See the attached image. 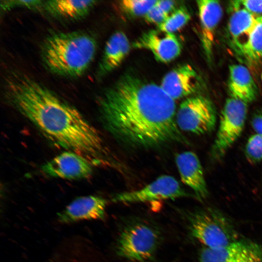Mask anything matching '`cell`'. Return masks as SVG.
Listing matches in <instances>:
<instances>
[{"instance_id": "6da1fadb", "label": "cell", "mask_w": 262, "mask_h": 262, "mask_svg": "<svg viewBox=\"0 0 262 262\" xmlns=\"http://www.w3.org/2000/svg\"><path fill=\"white\" fill-rule=\"evenodd\" d=\"M98 104L105 128L127 146L188 143L176 123L175 100L160 85L126 74L105 90Z\"/></svg>"}, {"instance_id": "7a4b0ae2", "label": "cell", "mask_w": 262, "mask_h": 262, "mask_svg": "<svg viewBox=\"0 0 262 262\" xmlns=\"http://www.w3.org/2000/svg\"><path fill=\"white\" fill-rule=\"evenodd\" d=\"M4 93L11 105L58 146L97 163L105 155L97 130L76 108L33 79L11 71L5 78Z\"/></svg>"}, {"instance_id": "3957f363", "label": "cell", "mask_w": 262, "mask_h": 262, "mask_svg": "<svg viewBox=\"0 0 262 262\" xmlns=\"http://www.w3.org/2000/svg\"><path fill=\"white\" fill-rule=\"evenodd\" d=\"M97 43L93 36L83 32H57L49 35L41 48L44 66L55 74L78 77L93 61Z\"/></svg>"}, {"instance_id": "277c9868", "label": "cell", "mask_w": 262, "mask_h": 262, "mask_svg": "<svg viewBox=\"0 0 262 262\" xmlns=\"http://www.w3.org/2000/svg\"><path fill=\"white\" fill-rule=\"evenodd\" d=\"M192 235L205 246L216 248L237 240L232 222L221 212L213 209L197 211L189 217Z\"/></svg>"}, {"instance_id": "5b68a950", "label": "cell", "mask_w": 262, "mask_h": 262, "mask_svg": "<svg viewBox=\"0 0 262 262\" xmlns=\"http://www.w3.org/2000/svg\"><path fill=\"white\" fill-rule=\"evenodd\" d=\"M160 240L158 231L150 225L136 223L125 228L119 236L117 254L124 258L137 262L150 259Z\"/></svg>"}, {"instance_id": "8992f818", "label": "cell", "mask_w": 262, "mask_h": 262, "mask_svg": "<svg viewBox=\"0 0 262 262\" xmlns=\"http://www.w3.org/2000/svg\"><path fill=\"white\" fill-rule=\"evenodd\" d=\"M176 120L181 131L196 134L211 132L216 124V112L211 101L197 95L187 98L180 104L176 112Z\"/></svg>"}, {"instance_id": "52a82bcc", "label": "cell", "mask_w": 262, "mask_h": 262, "mask_svg": "<svg viewBox=\"0 0 262 262\" xmlns=\"http://www.w3.org/2000/svg\"><path fill=\"white\" fill-rule=\"evenodd\" d=\"M247 112V103L232 97L226 99L212 147L214 157L223 155L240 137L244 129Z\"/></svg>"}, {"instance_id": "ba28073f", "label": "cell", "mask_w": 262, "mask_h": 262, "mask_svg": "<svg viewBox=\"0 0 262 262\" xmlns=\"http://www.w3.org/2000/svg\"><path fill=\"white\" fill-rule=\"evenodd\" d=\"M189 196L175 178L169 175H162L142 189L115 195L112 201L120 203L145 202Z\"/></svg>"}, {"instance_id": "9c48e42d", "label": "cell", "mask_w": 262, "mask_h": 262, "mask_svg": "<svg viewBox=\"0 0 262 262\" xmlns=\"http://www.w3.org/2000/svg\"><path fill=\"white\" fill-rule=\"evenodd\" d=\"M41 170L49 177L78 180L89 178L92 174L93 168L90 161L85 157L66 150L43 164Z\"/></svg>"}, {"instance_id": "30bf717a", "label": "cell", "mask_w": 262, "mask_h": 262, "mask_svg": "<svg viewBox=\"0 0 262 262\" xmlns=\"http://www.w3.org/2000/svg\"><path fill=\"white\" fill-rule=\"evenodd\" d=\"M133 48L150 50L155 58L162 63H168L178 57L181 45L174 33L160 30L144 33L132 45Z\"/></svg>"}, {"instance_id": "8fae6325", "label": "cell", "mask_w": 262, "mask_h": 262, "mask_svg": "<svg viewBox=\"0 0 262 262\" xmlns=\"http://www.w3.org/2000/svg\"><path fill=\"white\" fill-rule=\"evenodd\" d=\"M106 205V200L99 196L78 197L58 214V220L66 224L83 220H102L105 216Z\"/></svg>"}, {"instance_id": "7c38bea8", "label": "cell", "mask_w": 262, "mask_h": 262, "mask_svg": "<svg viewBox=\"0 0 262 262\" xmlns=\"http://www.w3.org/2000/svg\"><path fill=\"white\" fill-rule=\"evenodd\" d=\"M160 86L175 100L195 93L199 86V80L194 67L186 64L167 73L163 79Z\"/></svg>"}, {"instance_id": "4fadbf2b", "label": "cell", "mask_w": 262, "mask_h": 262, "mask_svg": "<svg viewBox=\"0 0 262 262\" xmlns=\"http://www.w3.org/2000/svg\"><path fill=\"white\" fill-rule=\"evenodd\" d=\"M201 28L202 46L207 59H212L215 32L222 16L218 1L199 0L196 1Z\"/></svg>"}, {"instance_id": "5bb4252c", "label": "cell", "mask_w": 262, "mask_h": 262, "mask_svg": "<svg viewBox=\"0 0 262 262\" xmlns=\"http://www.w3.org/2000/svg\"><path fill=\"white\" fill-rule=\"evenodd\" d=\"M176 164L182 182L191 188L199 198H205L208 190L200 162L190 151L178 154Z\"/></svg>"}, {"instance_id": "9a60e30c", "label": "cell", "mask_w": 262, "mask_h": 262, "mask_svg": "<svg viewBox=\"0 0 262 262\" xmlns=\"http://www.w3.org/2000/svg\"><path fill=\"white\" fill-rule=\"evenodd\" d=\"M262 253L259 245L237 240L219 247H204L200 253L199 262H235Z\"/></svg>"}, {"instance_id": "2e32d148", "label": "cell", "mask_w": 262, "mask_h": 262, "mask_svg": "<svg viewBox=\"0 0 262 262\" xmlns=\"http://www.w3.org/2000/svg\"><path fill=\"white\" fill-rule=\"evenodd\" d=\"M228 86L230 97L247 104L256 98L257 88L255 82L249 70L242 65L229 66Z\"/></svg>"}, {"instance_id": "e0dca14e", "label": "cell", "mask_w": 262, "mask_h": 262, "mask_svg": "<svg viewBox=\"0 0 262 262\" xmlns=\"http://www.w3.org/2000/svg\"><path fill=\"white\" fill-rule=\"evenodd\" d=\"M130 44L125 34L120 31L112 34L106 42L98 70L101 77L118 67L128 55Z\"/></svg>"}, {"instance_id": "ac0fdd59", "label": "cell", "mask_w": 262, "mask_h": 262, "mask_svg": "<svg viewBox=\"0 0 262 262\" xmlns=\"http://www.w3.org/2000/svg\"><path fill=\"white\" fill-rule=\"evenodd\" d=\"M97 2L95 0H48L45 1L43 7L54 16L74 20L88 15Z\"/></svg>"}, {"instance_id": "d6986e66", "label": "cell", "mask_w": 262, "mask_h": 262, "mask_svg": "<svg viewBox=\"0 0 262 262\" xmlns=\"http://www.w3.org/2000/svg\"><path fill=\"white\" fill-rule=\"evenodd\" d=\"M233 10L228 24V30L233 41L239 48L241 38L245 36L247 39L256 25L259 17L241 7Z\"/></svg>"}, {"instance_id": "ffe728a7", "label": "cell", "mask_w": 262, "mask_h": 262, "mask_svg": "<svg viewBox=\"0 0 262 262\" xmlns=\"http://www.w3.org/2000/svg\"><path fill=\"white\" fill-rule=\"evenodd\" d=\"M241 51L249 61L258 62L262 59V18L258 22L240 48Z\"/></svg>"}, {"instance_id": "44dd1931", "label": "cell", "mask_w": 262, "mask_h": 262, "mask_svg": "<svg viewBox=\"0 0 262 262\" xmlns=\"http://www.w3.org/2000/svg\"><path fill=\"white\" fill-rule=\"evenodd\" d=\"M190 18V14L186 8L180 7L173 11L162 24L158 26L159 30L174 33L184 27Z\"/></svg>"}, {"instance_id": "7402d4cb", "label": "cell", "mask_w": 262, "mask_h": 262, "mask_svg": "<svg viewBox=\"0 0 262 262\" xmlns=\"http://www.w3.org/2000/svg\"><path fill=\"white\" fill-rule=\"evenodd\" d=\"M157 0H123L119 6L125 13L134 16H145L155 5Z\"/></svg>"}, {"instance_id": "603a6c76", "label": "cell", "mask_w": 262, "mask_h": 262, "mask_svg": "<svg viewBox=\"0 0 262 262\" xmlns=\"http://www.w3.org/2000/svg\"><path fill=\"white\" fill-rule=\"evenodd\" d=\"M245 155L249 162L257 164L262 161V135L255 133L248 139L245 147Z\"/></svg>"}, {"instance_id": "cb8c5ba5", "label": "cell", "mask_w": 262, "mask_h": 262, "mask_svg": "<svg viewBox=\"0 0 262 262\" xmlns=\"http://www.w3.org/2000/svg\"><path fill=\"white\" fill-rule=\"evenodd\" d=\"M45 1L39 0H2L0 7L4 11H8L16 7H26L36 9L44 6Z\"/></svg>"}, {"instance_id": "d4e9b609", "label": "cell", "mask_w": 262, "mask_h": 262, "mask_svg": "<svg viewBox=\"0 0 262 262\" xmlns=\"http://www.w3.org/2000/svg\"><path fill=\"white\" fill-rule=\"evenodd\" d=\"M232 3L233 6L244 8L258 18L262 16V0H243Z\"/></svg>"}, {"instance_id": "484cf974", "label": "cell", "mask_w": 262, "mask_h": 262, "mask_svg": "<svg viewBox=\"0 0 262 262\" xmlns=\"http://www.w3.org/2000/svg\"><path fill=\"white\" fill-rule=\"evenodd\" d=\"M144 17L147 22L159 26L166 19L167 16L155 4Z\"/></svg>"}, {"instance_id": "4316f807", "label": "cell", "mask_w": 262, "mask_h": 262, "mask_svg": "<svg viewBox=\"0 0 262 262\" xmlns=\"http://www.w3.org/2000/svg\"><path fill=\"white\" fill-rule=\"evenodd\" d=\"M251 124L256 133L262 135V109L258 110L253 115Z\"/></svg>"}, {"instance_id": "83f0119b", "label": "cell", "mask_w": 262, "mask_h": 262, "mask_svg": "<svg viewBox=\"0 0 262 262\" xmlns=\"http://www.w3.org/2000/svg\"><path fill=\"white\" fill-rule=\"evenodd\" d=\"M156 5L168 16L173 10L175 2L173 0H157Z\"/></svg>"}, {"instance_id": "f1b7e54d", "label": "cell", "mask_w": 262, "mask_h": 262, "mask_svg": "<svg viewBox=\"0 0 262 262\" xmlns=\"http://www.w3.org/2000/svg\"><path fill=\"white\" fill-rule=\"evenodd\" d=\"M235 262H262V253Z\"/></svg>"}, {"instance_id": "f546056e", "label": "cell", "mask_w": 262, "mask_h": 262, "mask_svg": "<svg viewBox=\"0 0 262 262\" xmlns=\"http://www.w3.org/2000/svg\"><path fill=\"white\" fill-rule=\"evenodd\" d=\"M261 78H262V75H261Z\"/></svg>"}, {"instance_id": "4dcf8cb0", "label": "cell", "mask_w": 262, "mask_h": 262, "mask_svg": "<svg viewBox=\"0 0 262 262\" xmlns=\"http://www.w3.org/2000/svg\"><path fill=\"white\" fill-rule=\"evenodd\" d=\"M261 17H262V16Z\"/></svg>"}]
</instances>
